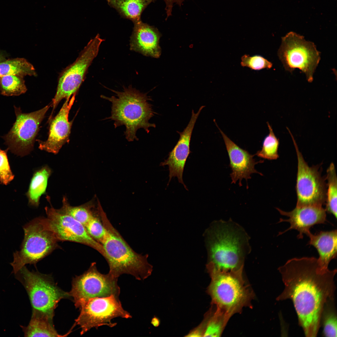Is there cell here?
I'll list each match as a JSON object with an SVG mask.
<instances>
[{
	"mask_svg": "<svg viewBox=\"0 0 337 337\" xmlns=\"http://www.w3.org/2000/svg\"><path fill=\"white\" fill-rule=\"evenodd\" d=\"M95 212L91 218L85 226L90 236L96 241L101 243L105 233V230L98 212Z\"/></svg>",
	"mask_w": 337,
	"mask_h": 337,
	"instance_id": "4dcf8cb0",
	"label": "cell"
},
{
	"mask_svg": "<svg viewBox=\"0 0 337 337\" xmlns=\"http://www.w3.org/2000/svg\"><path fill=\"white\" fill-rule=\"evenodd\" d=\"M62 205L58 209L60 212L67 214L82 224L84 226L87 223L95 213L92 202L90 201L76 206L71 205L66 196L63 197Z\"/></svg>",
	"mask_w": 337,
	"mask_h": 337,
	"instance_id": "484cf974",
	"label": "cell"
},
{
	"mask_svg": "<svg viewBox=\"0 0 337 337\" xmlns=\"http://www.w3.org/2000/svg\"><path fill=\"white\" fill-rule=\"evenodd\" d=\"M134 24L130 39V50L143 55L158 58L161 54L158 29L140 21Z\"/></svg>",
	"mask_w": 337,
	"mask_h": 337,
	"instance_id": "d6986e66",
	"label": "cell"
},
{
	"mask_svg": "<svg viewBox=\"0 0 337 337\" xmlns=\"http://www.w3.org/2000/svg\"><path fill=\"white\" fill-rule=\"evenodd\" d=\"M76 94L66 99L60 110L50 123L49 135L45 141H39L41 150L57 154L62 146L69 141L73 121H69V111L75 99Z\"/></svg>",
	"mask_w": 337,
	"mask_h": 337,
	"instance_id": "2e32d148",
	"label": "cell"
},
{
	"mask_svg": "<svg viewBox=\"0 0 337 337\" xmlns=\"http://www.w3.org/2000/svg\"><path fill=\"white\" fill-rule=\"evenodd\" d=\"M17 75L36 76L37 73L33 66L22 58L6 60L0 62V76Z\"/></svg>",
	"mask_w": 337,
	"mask_h": 337,
	"instance_id": "d4e9b609",
	"label": "cell"
},
{
	"mask_svg": "<svg viewBox=\"0 0 337 337\" xmlns=\"http://www.w3.org/2000/svg\"><path fill=\"white\" fill-rule=\"evenodd\" d=\"M280 214L289 217L288 219H280L278 222H287L290 224L289 228L283 232H279L281 235L288 230L295 229L299 233L298 239H302L303 234L310 231V228L318 224H324L327 221L326 211L322 206H308L296 207L292 210L286 212L276 208Z\"/></svg>",
	"mask_w": 337,
	"mask_h": 337,
	"instance_id": "ac0fdd59",
	"label": "cell"
},
{
	"mask_svg": "<svg viewBox=\"0 0 337 337\" xmlns=\"http://www.w3.org/2000/svg\"><path fill=\"white\" fill-rule=\"evenodd\" d=\"M335 298L328 300L322 310L320 323L325 337H337V312Z\"/></svg>",
	"mask_w": 337,
	"mask_h": 337,
	"instance_id": "4316f807",
	"label": "cell"
},
{
	"mask_svg": "<svg viewBox=\"0 0 337 337\" xmlns=\"http://www.w3.org/2000/svg\"><path fill=\"white\" fill-rule=\"evenodd\" d=\"M269 133L264 139L261 150L256 153L258 157L270 160H276L279 157V139L276 137L268 122H267Z\"/></svg>",
	"mask_w": 337,
	"mask_h": 337,
	"instance_id": "f546056e",
	"label": "cell"
},
{
	"mask_svg": "<svg viewBox=\"0 0 337 337\" xmlns=\"http://www.w3.org/2000/svg\"><path fill=\"white\" fill-rule=\"evenodd\" d=\"M8 148L5 150L0 149V182L1 184L7 185L14 178L9 164L7 152Z\"/></svg>",
	"mask_w": 337,
	"mask_h": 337,
	"instance_id": "d6a6232c",
	"label": "cell"
},
{
	"mask_svg": "<svg viewBox=\"0 0 337 337\" xmlns=\"http://www.w3.org/2000/svg\"><path fill=\"white\" fill-rule=\"evenodd\" d=\"M105 40L98 34L91 39L72 64L60 74L56 94L52 100L53 111L64 98L76 94L84 80L88 69L97 55L101 44Z\"/></svg>",
	"mask_w": 337,
	"mask_h": 337,
	"instance_id": "9c48e42d",
	"label": "cell"
},
{
	"mask_svg": "<svg viewBox=\"0 0 337 337\" xmlns=\"http://www.w3.org/2000/svg\"><path fill=\"white\" fill-rule=\"evenodd\" d=\"M25 337H62L55 328L53 319L32 311L31 318L27 326L20 325Z\"/></svg>",
	"mask_w": 337,
	"mask_h": 337,
	"instance_id": "44dd1931",
	"label": "cell"
},
{
	"mask_svg": "<svg viewBox=\"0 0 337 337\" xmlns=\"http://www.w3.org/2000/svg\"><path fill=\"white\" fill-rule=\"evenodd\" d=\"M241 60L242 66L247 67L255 70H260L265 68L269 69L272 66L271 62L259 55L250 56L245 54L242 57Z\"/></svg>",
	"mask_w": 337,
	"mask_h": 337,
	"instance_id": "1f68e13d",
	"label": "cell"
},
{
	"mask_svg": "<svg viewBox=\"0 0 337 337\" xmlns=\"http://www.w3.org/2000/svg\"><path fill=\"white\" fill-rule=\"evenodd\" d=\"M156 0H106L123 17L134 23L141 21V14L148 5Z\"/></svg>",
	"mask_w": 337,
	"mask_h": 337,
	"instance_id": "603a6c76",
	"label": "cell"
},
{
	"mask_svg": "<svg viewBox=\"0 0 337 337\" xmlns=\"http://www.w3.org/2000/svg\"><path fill=\"white\" fill-rule=\"evenodd\" d=\"M208 262L226 271L243 267L250 252L249 237L244 229L231 220L213 222L206 231Z\"/></svg>",
	"mask_w": 337,
	"mask_h": 337,
	"instance_id": "7a4b0ae2",
	"label": "cell"
},
{
	"mask_svg": "<svg viewBox=\"0 0 337 337\" xmlns=\"http://www.w3.org/2000/svg\"><path fill=\"white\" fill-rule=\"evenodd\" d=\"M52 173L51 169L47 165L34 172L26 194L30 206L35 207L39 206L41 197L46 192L48 179Z\"/></svg>",
	"mask_w": 337,
	"mask_h": 337,
	"instance_id": "7402d4cb",
	"label": "cell"
},
{
	"mask_svg": "<svg viewBox=\"0 0 337 337\" xmlns=\"http://www.w3.org/2000/svg\"><path fill=\"white\" fill-rule=\"evenodd\" d=\"M79 309L80 314L75 320V324L80 326L81 335L93 328L97 329L103 325L114 327L117 323L112 322L111 320L115 318L132 317L123 308L119 297L114 295L90 299L85 302Z\"/></svg>",
	"mask_w": 337,
	"mask_h": 337,
	"instance_id": "4fadbf2b",
	"label": "cell"
},
{
	"mask_svg": "<svg viewBox=\"0 0 337 337\" xmlns=\"http://www.w3.org/2000/svg\"><path fill=\"white\" fill-rule=\"evenodd\" d=\"M306 235L310 239L307 245L314 247L318 253L317 260L320 268L327 270L331 261L337 257V230L321 231L315 234L310 231Z\"/></svg>",
	"mask_w": 337,
	"mask_h": 337,
	"instance_id": "ffe728a7",
	"label": "cell"
},
{
	"mask_svg": "<svg viewBox=\"0 0 337 337\" xmlns=\"http://www.w3.org/2000/svg\"><path fill=\"white\" fill-rule=\"evenodd\" d=\"M110 90L115 96H100L111 103V116L105 119L114 121L115 128L125 126L124 135L128 141L139 140L136 134L139 129L143 128L148 133L149 128L155 127L154 124L149 122L155 112L149 102L151 99L147 93L140 92L131 85L124 87L122 91Z\"/></svg>",
	"mask_w": 337,
	"mask_h": 337,
	"instance_id": "3957f363",
	"label": "cell"
},
{
	"mask_svg": "<svg viewBox=\"0 0 337 337\" xmlns=\"http://www.w3.org/2000/svg\"><path fill=\"white\" fill-rule=\"evenodd\" d=\"M23 77L17 75L0 76L1 94L6 96H18L27 90Z\"/></svg>",
	"mask_w": 337,
	"mask_h": 337,
	"instance_id": "f1b7e54d",
	"label": "cell"
},
{
	"mask_svg": "<svg viewBox=\"0 0 337 337\" xmlns=\"http://www.w3.org/2000/svg\"><path fill=\"white\" fill-rule=\"evenodd\" d=\"M118 279L108 273L103 274L97 270L95 262L82 274L73 277L69 292L76 308H80L86 301L92 298L114 295L119 297L120 288Z\"/></svg>",
	"mask_w": 337,
	"mask_h": 337,
	"instance_id": "30bf717a",
	"label": "cell"
},
{
	"mask_svg": "<svg viewBox=\"0 0 337 337\" xmlns=\"http://www.w3.org/2000/svg\"><path fill=\"white\" fill-rule=\"evenodd\" d=\"M204 107H200L196 113L192 110L191 119L186 127L183 132L178 131L180 137L177 143L169 153L168 159L160 164V166H168L169 180L168 185L173 177H176L179 182L188 190L183 181V173L187 159L191 152L190 146L192 131L197 120Z\"/></svg>",
	"mask_w": 337,
	"mask_h": 337,
	"instance_id": "9a60e30c",
	"label": "cell"
},
{
	"mask_svg": "<svg viewBox=\"0 0 337 337\" xmlns=\"http://www.w3.org/2000/svg\"><path fill=\"white\" fill-rule=\"evenodd\" d=\"M206 267L211 279L207 292L216 308L230 317L250 305L253 294L243 278V268L223 271L210 262Z\"/></svg>",
	"mask_w": 337,
	"mask_h": 337,
	"instance_id": "5b68a950",
	"label": "cell"
},
{
	"mask_svg": "<svg viewBox=\"0 0 337 337\" xmlns=\"http://www.w3.org/2000/svg\"><path fill=\"white\" fill-rule=\"evenodd\" d=\"M230 317L218 309L209 310L197 328L202 336H219Z\"/></svg>",
	"mask_w": 337,
	"mask_h": 337,
	"instance_id": "cb8c5ba5",
	"label": "cell"
},
{
	"mask_svg": "<svg viewBox=\"0 0 337 337\" xmlns=\"http://www.w3.org/2000/svg\"><path fill=\"white\" fill-rule=\"evenodd\" d=\"M51 105L29 113H23L20 107L14 106L16 120L8 133L2 137L8 150L21 157L30 154L39 126Z\"/></svg>",
	"mask_w": 337,
	"mask_h": 337,
	"instance_id": "7c38bea8",
	"label": "cell"
},
{
	"mask_svg": "<svg viewBox=\"0 0 337 337\" xmlns=\"http://www.w3.org/2000/svg\"><path fill=\"white\" fill-rule=\"evenodd\" d=\"M214 122L223 137L229 157V166L232 171L230 174L232 183H235L238 180L239 185L241 186L242 180L245 179L247 181L251 178L252 174L257 173L261 175L255 169V166L263 161H256L253 159L254 155L251 154L232 141Z\"/></svg>",
	"mask_w": 337,
	"mask_h": 337,
	"instance_id": "e0dca14e",
	"label": "cell"
},
{
	"mask_svg": "<svg viewBox=\"0 0 337 337\" xmlns=\"http://www.w3.org/2000/svg\"><path fill=\"white\" fill-rule=\"evenodd\" d=\"M166 4L165 10L167 14V19L172 15V8L174 3L181 6L185 0H164Z\"/></svg>",
	"mask_w": 337,
	"mask_h": 337,
	"instance_id": "836d02e7",
	"label": "cell"
},
{
	"mask_svg": "<svg viewBox=\"0 0 337 337\" xmlns=\"http://www.w3.org/2000/svg\"><path fill=\"white\" fill-rule=\"evenodd\" d=\"M327 180L325 201L326 212L337 218V179L335 168L331 163L327 170Z\"/></svg>",
	"mask_w": 337,
	"mask_h": 337,
	"instance_id": "83f0119b",
	"label": "cell"
},
{
	"mask_svg": "<svg viewBox=\"0 0 337 337\" xmlns=\"http://www.w3.org/2000/svg\"><path fill=\"white\" fill-rule=\"evenodd\" d=\"M14 275L27 293L32 311L53 319L55 309L60 300H71L69 292L59 287L50 275L30 271L25 266Z\"/></svg>",
	"mask_w": 337,
	"mask_h": 337,
	"instance_id": "52a82bcc",
	"label": "cell"
},
{
	"mask_svg": "<svg viewBox=\"0 0 337 337\" xmlns=\"http://www.w3.org/2000/svg\"><path fill=\"white\" fill-rule=\"evenodd\" d=\"M278 270L285 286L277 300H291L305 335L316 336L323 307L335 298L337 270H321L317 259L311 257L292 258Z\"/></svg>",
	"mask_w": 337,
	"mask_h": 337,
	"instance_id": "6da1fadb",
	"label": "cell"
},
{
	"mask_svg": "<svg viewBox=\"0 0 337 337\" xmlns=\"http://www.w3.org/2000/svg\"><path fill=\"white\" fill-rule=\"evenodd\" d=\"M320 53L313 42L303 36L290 32L282 38L277 54L287 71L298 68L304 73L307 81L311 82L320 60Z\"/></svg>",
	"mask_w": 337,
	"mask_h": 337,
	"instance_id": "ba28073f",
	"label": "cell"
},
{
	"mask_svg": "<svg viewBox=\"0 0 337 337\" xmlns=\"http://www.w3.org/2000/svg\"><path fill=\"white\" fill-rule=\"evenodd\" d=\"M45 208L46 222L55 234L59 242L68 241L88 246L96 250L104 257L102 244L92 238L85 226L71 216L63 213L51 205Z\"/></svg>",
	"mask_w": 337,
	"mask_h": 337,
	"instance_id": "5bb4252c",
	"label": "cell"
},
{
	"mask_svg": "<svg viewBox=\"0 0 337 337\" xmlns=\"http://www.w3.org/2000/svg\"><path fill=\"white\" fill-rule=\"evenodd\" d=\"M24 238L20 249L13 253L10 263L12 273H16L27 264L37 263L60 248L54 232L47 225L44 217L35 218L23 227Z\"/></svg>",
	"mask_w": 337,
	"mask_h": 337,
	"instance_id": "8992f818",
	"label": "cell"
},
{
	"mask_svg": "<svg viewBox=\"0 0 337 337\" xmlns=\"http://www.w3.org/2000/svg\"><path fill=\"white\" fill-rule=\"evenodd\" d=\"M97 209L105 230L101 244L109 266L108 273L117 278L125 274L131 275L139 280L147 278L151 274L153 268L148 261V255L135 252L111 224L100 205Z\"/></svg>",
	"mask_w": 337,
	"mask_h": 337,
	"instance_id": "277c9868",
	"label": "cell"
},
{
	"mask_svg": "<svg viewBox=\"0 0 337 337\" xmlns=\"http://www.w3.org/2000/svg\"><path fill=\"white\" fill-rule=\"evenodd\" d=\"M6 60L5 55L0 51V62Z\"/></svg>",
	"mask_w": 337,
	"mask_h": 337,
	"instance_id": "e575fe53",
	"label": "cell"
},
{
	"mask_svg": "<svg viewBox=\"0 0 337 337\" xmlns=\"http://www.w3.org/2000/svg\"><path fill=\"white\" fill-rule=\"evenodd\" d=\"M288 132L295 148L298 161L296 207L322 206L325 203L327 184L325 178L322 176L320 166H309L299 151L292 134L290 130Z\"/></svg>",
	"mask_w": 337,
	"mask_h": 337,
	"instance_id": "8fae6325",
	"label": "cell"
}]
</instances>
